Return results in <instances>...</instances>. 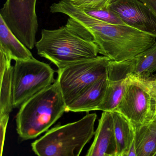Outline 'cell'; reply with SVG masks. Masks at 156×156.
Instances as JSON below:
<instances>
[{"label":"cell","instance_id":"obj_1","mask_svg":"<svg viewBox=\"0 0 156 156\" xmlns=\"http://www.w3.org/2000/svg\"><path fill=\"white\" fill-rule=\"evenodd\" d=\"M52 13L69 17L66 26L98 48L99 54L110 60L132 59L156 43V37L127 25L108 23L75 7L70 0H60L50 6Z\"/></svg>","mask_w":156,"mask_h":156},{"label":"cell","instance_id":"obj_2","mask_svg":"<svg viewBox=\"0 0 156 156\" xmlns=\"http://www.w3.org/2000/svg\"><path fill=\"white\" fill-rule=\"evenodd\" d=\"M58 83L35 94L21 105L16 115V130L23 141L34 139L54 125L67 112Z\"/></svg>","mask_w":156,"mask_h":156},{"label":"cell","instance_id":"obj_3","mask_svg":"<svg viewBox=\"0 0 156 156\" xmlns=\"http://www.w3.org/2000/svg\"><path fill=\"white\" fill-rule=\"evenodd\" d=\"M96 113L88 114L82 119L48 130L31 144L37 156H80L94 136Z\"/></svg>","mask_w":156,"mask_h":156},{"label":"cell","instance_id":"obj_4","mask_svg":"<svg viewBox=\"0 0 156 156\" xmlns=\"http://www.w3.org/2000/svg\"><path fill=\"white\" fill-rule=\"evenodd\" d=\"M37 53L60 69L98 56L99 49L66 25L54 30L43 29L35 45Z\"/></svg>","mask_w":156,"mask_h":156},{"label":"cell","instance_id":"obj_5","mask_svg":"<svg viewBox=\"0 0 156 156\" xmlns=\"http://www.w3.org/2000/svg\"><path fill=\"white\" fill-rule=\"evenodd\" d=\"M110 60L98 56L58 69L56 80L67 106L107 74Z\"/></svg>","mask_w":156,"mask_h":156},{"label":"cell","instance_id":"obj_6","mask_svg":"<svg viewBox=\"0 0 156 156\" xmlns=\"http://www.w3.org/2000/svg\"><path fill=\"white\" fill-rule=\"evenodd\" d=\"M49 64L33 58L15 61L13 69V106L17 108L56 82Z\"/></svg>","mask_w":156,"mask_h":156},{"label":"cell","instance_id":"obj_7","mask_svg":"<svg viewBox=\"0 0 156 156\" xmlns=\"http://www.w3.org/2000/svg\"><path fill=\"white\" fill-rule=\"evenodd\" d=\"M37 0H6L0 12L8 28L28 49L36 44L38 29L37 16Z\"/></svg>","mask_w":156,"mask_h":156},{"label":"cell","instance_id":"obj_8","mask_svg":"<svg viewBox=\"0 0 156 156\" xmlns=\"http://www.w3.org/2000/svg\"><path fill=\"white\" fill-rule=\"evenodd\" d=\"M126 80L125 92L115 111L123 115L136 127L146 124L154 119V104L142 78L130 75Z\"/></svg>","mask_w":156,"mask_h":156},{"label":"cell","instance_id":"obj_9","mask_svg":"<svg viewBox=\"0 0 156 156\" xmlns=\"http://www.w3.org/2000/svg\"><path fill=\"white\" fill-rule=\"evenodd\" d=\"M110 8L129 26L156 37V16L140 0H113Z\"/></svg>","mask_w":156,"mask_h":156},{"label":"cell","instance_id":"obj_10","mask_svg":"<svg viewBox=\"0 0 156 156\" xmlns=\"http://www.w3.org/2000/svg\"><path fill=\"white\" fill-rule=\"evenodd\" d=\"M117 154L111 112H103L94 139L86 156H110Z\"/></svg>","mask_w":156,"mask_h":156},{"label":"cell","instance_id":"obj_11","mask_svg":"<svg viewBox=\"0 0 156 156\" xmlns=\"http://www.w3.org/2000/svg\"><path fill=\"white\" fill-rule=\"evenodd\" d=\"M108 84L107 74L92 85L67 107V112H88L98 110L104 98Z\"/></svg>","mask_w":156,"mask_h":156},{"label":"cell","instance_id":"obj_12","mask_svg":"<svg viewBox=\"0 0 156 156\" xmlns=\"http://www.w3.org/2000/svg\"><path fill=\"white\" fill-rule=\"evenodd\" d=\"M122 71L128 76L133 75L143 78L156 72V43L132 59L120 62Z\"/></svg>","mask_w":156,"mask_h":156},{"label":"cell","instance_id":"obj_13","mask_svg":"<svg viewBox=\"0 0 156 156\" xmlns=\"http://www.w3.org/2000/svg\"><path fill=\"white\" fill-rule=\"evenodd\" d=\"M0 52H2L10 61L27 60L34 58L29 49L16 37L1 16Z\"/></svg>","mask_w":156,"mask_h":156},{"label":"cell","instance_id":"obj_14","mask_svg":"<svg viewBox=\"0 0 156 156\" xmlns=\"http://www.w3.org/2000/svg\"><path fill=\"white\" fill-rule=\"evenodd\" d=\"M114 131L117 144V155L124 156L132 147L135 137V129L132 123L117 111L111 112Z\"/></svg>","mask_w":156,"mask_h":156},{"label":"cell","instance_id":"obj_15","mask_svg":"<svg viewBox=\"0 0 156 156\" xmlns=\"http://www.w3.org/2000/svg\"><path fill=\"white\" fill-rule=\"evenodd\" d=\"M135 129L137 156L154 155L156 153V116L149 122Z\"/></svg>","mask_w":156,"mask_h":156},{"label":"cell","instance_id":"obj_16","mask_svg":"<svg viewBox=\"0 0 156 156\" xmlns=\"http://www.w3.org/2000/svg\"><path fill=\"white\" fill-rule=\"evenodd\" d=\"M126 79L119 80H108L105 95L98 110L103 112H113L116 110L125 92Z\"/></svg>","mask_w":156,"mask_h":156},{"label":"cell","instance_id":"obj_17","mask_svg":"<svg viewBox=\"0 0 156 156\" xmlns=\"http://www.w3.org/2000/svg\"><path fill=\"white\" fill-rule=\"evenodd\" d=\"M13 66L6 68L1 79L0 117L9 115L13 106Z\"/></svg>","mask_w":156,"mask_h":156},{"label":"cell","instance_id":"obj_18","mask_svg":"<svg viewBox=\"0 0 156 156\" xmlns=\"http://www.w3.org/2000/svg\"><path fill=\"white\" fill-rule=\"evenodd\" d=\"M83 11L91 16L108 23L127 25L120 18V16L110 8L102 10H86Z\"/></svg>","mask_w":156,"mask_h":156},{"label":"cell","instance_id":"obj_19","mask_svg":"<svg viewBox=\"0 0 156 156\" xmlns=\"http://www.w3.org/2000/svg\"><path fill=\"white\" fill-rule=\"evenodd\" d=\"M75 7L82 10L109 9L113 0H70Z\"/></svg>","mask_w":156,"mask_h":156},{"label":"cell","instance_id":"obj_20","mask_svg":"<svg viewBox=\"0 0 156 156\" xmlns=\"http://www.w3.org/2000/svg\"><path fill=\"white\" fill-rule=\"evenodd\" d=\"M143 81L147 87L151 95L154 109V115L156 116V77L143 78Z\"/></svg>","mask_w":156,"mask_h":156},{"label":"cell","instance_id":"obj_21","mask_svg":"<svg viewBox=\"0 0 156 156\" xmlns=\"http://www.w3.org/2000/svg\"><path fill=\"white\" fill-rule=\"evenodd\" d=\"M9 115L0 117V135H1V156H2L4 145L5 140V134L7 124L9 121Z\"/></svg>","mask_w":156,"mask_h":156},{"label":"cell","instance_id":"obj_22","mask_svg":"<svg viewBox=\"0 0 156 156\" xmlns=\"http://www.w3.org/2000/svg\"><path fill=\"white\" fill-rule=\"evenodd\" d=\"M145 4L156 16V0H140Z\"/></svg>","mask_w":156,"mask_h":156},{"label":"cell","instance_id":"obj_23","mask_svg":"<svg viewBox=\"0 0 156 156\" xmlns=\"http://www.w3.org/2000/svg\"><path fill=\"white\" fill-rule=\"evenodd\" d=\"M124 156H137V154H136V149L135 140L129 152L127 153L126 154H125V155Z\"/></svg>","mask_w":156,"mask_h":156},{"label":"cell","instance_id":"obj_24","mask_svg":"<svg viewBox=\"0 0 156 156\" xmlns=\"http://www.w3.org/2000/svg\"><path fill=\"white\" fill-rule=\"evenodd\" d=\"M110 156H118L117 155V154H114Z\"/></svg>","mask_w":156,"mask_h":156},{"label":"cell","instance_id":"obj_25","mask_svg":"<svg viewBox=\"0 0 156 156\" xmlns=\"http://www.w3.org/2000/svg\"><path fill=\"white\" fill-rule=\"evenodd\" d=\"M154 156H156V153L154 155Z\"/></svg>","mask_w":156,"mask_h":156}]
</instances>
